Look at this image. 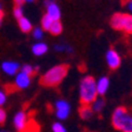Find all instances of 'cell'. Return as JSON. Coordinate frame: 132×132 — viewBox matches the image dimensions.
<instances>
[{"instance_id":"cell-9","label":"cell","mask_w":132,"mask_h":132,"mask_svg":"<svg viewBox=\"0 0 132 132\" xmlns=\"http://www.w3.org/2000/svg\"><path fill=\"white\" fill-rule=\"evenodd\" d=\"M13 124H14V126H15V129L18 130V131L22 132L24 131V129L26 127V125L28 124L27 114H26L24 111H19V112L14 116Z\"/></svg>"},{"instance_id":"cell-17","label":"cell","mask_w":132,"mask_h":132,"mask_svg":"<svg viewBox=\"0 0 132 132\" xmlns=\"http://www.w3.org/2000/svg\"><path fill=\"white\" fill-rule=\"evenodd\" d=\"M54 51H57V52H66V53H69V54H72L74 52L73 47L69 44H55Z\"/></svg>"},{"instance_id":"cell-11","label":"cell","mask_w":132,"mask_h":132,"mask_svg":"<svg viewBox=\"0 0 132 132\" xmlns=\"http://www.w3.org/2000/svg\"><path fill=\"white\" fill-rule=\"evenodd\" d=\"M96 86H97L98 96H104L107 92L109 87H110V79L107 77H100L96 81Z\"/></svg>"},{"instance_id":"cell-21","label":"cell","mask_w":132,"mask_h":132,"mask_svg":"<svg viewBox=\"0 0 132 132\" xmlns=\"http://www.w3.org/2000/svg\"><path fill=\"white\" fill-rule=\"evenodd\" d=\"M32 36L34 39H37L38 41H40L44 37V30L41 27H34L32 30Z\"/></svg>"},{"instance_id":"cell-28","label":"cell","mask_w":132,"mask_h":132,"mask_svg":"<svg viewBox=\"0 0 132 132\" xmlns=\"http://www.w3.org/2000/svg\"><path fill=\"white\" fill-rule=\"evenodd\" d=\"M3 20H4V13H0V27L3 25Z\"/></svg>"},{"instance_id":"cell-23","label":"cell","mask_w":132,"mask_h":132,"mask_svg":"<svg viewBox=\"0 0 132 132\" xmlns=\"http://www.w3.org/2000/svg\"><path fill=\"white\" fill-rule=\"evenodd\" d=\"M52 131L53 132H67V130H66V127L61 123H54L52 125Z\"/></svg>"},{"instance_id":"cell-8","label":"cell","mask_w":132,"mask_h":132,"mask_svg":"<svg viewBox=\"0 0 132 132\" xmlns=\"http://www.w3.org/2000/svg\"><path fill=\"white\" fill-rule=\"evenodd\" d=\"M31 85V76L24 73V72L19 71L15 76V79H14V86L15 88H19V90H24V88H27Z\"/></svg>"},{"instance_id":"cell-14","label":"cell","mask_w":132,"mask_h":132,"mask_svg":"<svg viewBox=\"0 0 132 132\" xmlns=\"http://www.w3.org/2000/svg\"><path fill=\"white\" fill-rule=\"evenodd\" d=\"M79 116L81 117L84 120H87L90 119L92 116H93V111H92V107L88 106V105H81L79 109Z\"/></svg>"},{"instance_id":"cell-32","label":"cell","mask_w":132,"mask_h":132,"mask_svg":"<svg viewBox=\"0 0 132 132\" xmlns=\"http://www.w3.org/2000/svg\"><path fill=\"white\" fill-rule=\"evenodd\" d=\"M3 132H5V131H3Z\"/></svg>"},{"instance_id":"cell-24","label":"cell","mask_w":132,"mask_h":132,"mask_svg":"<svg viewBox=\"0 0 132 132\" xmlns=\"http://www.w3.org/2000/svg\"><path fill=\"white\" fill-rule=\"evenodd\" d=\"M6 100H7V94H6V91L3 90V88H0V107L5 104Z\"/></svg>"},{"instance_id":"cell-27","label":"cell","mask_w":132,"mask_h":132,"mask_svg":"<svg viewBox=\"0 0 132 132\" xmlns=\"http://www.w3.org/2000/svg\"><path fill=\"white\" fill-rule=\"evenodd\" d=\"M126 7H127V10H129L130 12H131V14H132V0H129L126 3Z\"/></svg>"},{"instance_id":"cell-10","label":"cell","mask_w":132,"mask_h":132,"mask_svg":"<svg viewBox=\"0 0 132 132\" xmlns=\"http://www.w3.org/2000/svg\"><path fill=\"white\" fill-rule=\"evenodd\" d=\"M1 70H3L4 73H6L7 76H16V73H18L20 70V65H19V63H16V61L7 60L1 64Z\"/></svg>"},{"instance_id":"cell-5","label":"cell","mask_w":132,"mask_h":132,"mask_svg":"<svg viewBox=\"0 0 132 132\" xmlns=\"http://www.w3.org/2000/svg\"><path fill=\"white\" fill-rule=\"evenodd\" d=\"M54 107H55V116H57L58 119L64 120V119H66L70 116L71 105H70L69 102H66L64 99H59V100L55 102Z\"/></svg>"},{"instance_id":"cell-3","label":"cell","mask_w":132,"mask_h":132,"mask_svg":"<svg viewBox=\"0 0 132 132\" xmlns=\"http://www.w3.org/2000/svg\"><path fill=\"white\" fill-rule=\"evenodd\" d=\"M112 125L121 132H132V113L126 107L118 106L112 113Z\"/></svg>"},{"instance_id":"cell-18","label":"cell","mask_w":132,"mask_h":132,"mask_svg":"<svg viewBox=\"0 0 132 132\" xmlns=\"http://www.w3.org/2000/svg\"><path fill=\"white\" fill-rule=\"evenodd\" d=\"M38 70H39L38 66H33V65H30V64H25V65H22L21 67H20V71L28 74V76H31V77H32L33 74H34V72L38 71Z\"/></svg>"},{"instance_id":"cell-1","label":"cell","mask_w":132,"mask_h":132,"mask_svg":"<svg viewBox=\"0 0 132 132\" xmlns=\"http://www.w3.org/2000/svg\"><path fill=\"white\" fill-rule=\"evenodd\" d=\"M96 81L92 76H85L79 84V99L81 105H91L98 98Z\"/></svg>"},{"instance_id":"cell-12","label":"cell","mask_w":132,"mask_h":132,"mask_svg":"<svg viewBox=\"0 0 132 132\" xmlns=\"http://www.w3.org/2000/svg\"><path fill=\"white\" fill-rule=\"evenodd\" d=\"M47 51H48V46L44 41H37L36 44H33L32 46V53L34 55H37V57L44 55Z\"/></svg>"},{"instance_id":"cell-13","label":"cell","mask_w":132,"mask_h":132,"mask_svg":"<svg viewBox=\"0 0 132 132\" xmlns=\"http://www.w3.org/2000/svg\"><path fill=\"white\" fill-rule=\"evenodd\" d=\"M18 25H19V28L24 33H28V32H32L33 30V26H32V22L26 18V16H22L21 19L18 20Z\"/></svg>"},{"instance_id":"cell-7","label":"cell","mask_w":132,"mask_h":132,"mask_svg":"<svg viewBox=\"0 0 132 132\" xmlns=\"http://www.w3.org/2000/svg\"><path fill=\"white\" fill-rule=\"evenodd\" d=\"M106 63H107V66L111 70L118 69L119 66L121 65V58L116 50L111 48L106 52Z\"/></svg>"},{"instance_id":"cell-16","label":"cell","mask_w":132,"mask_h":132,"mask_svg":"<svg viewBox=\"0 0 132 132\" xmlns=\"http://www.w3.org/2000/svg\"><path fill=\"white\" fill-rule=\"evenodd\" d=\"M104 106H105V100L103 98H100V97H98V98L93 102V104L91 105L92 111H93V112H97V113L102 112L103 109H104Z\"/></svg>"},{"instance_id":"cell-4","label":"cell","mask_w":132,"mask_h":132,"mask_svg":"<svg viewBox=\"0 0 132 132\" xmlns=\"http://www.w3.org/2000/svg\"><path fill=\"white\" fill-rule=\"evenodd\" d=\"M111 27L126 34H132V14L131 13H114L111 18Z\"/></svg>"},{"instance_id":"cell-15","label":"cell","mask_w":132,"mask_h":132,"mask_svg":"<svg viewBox=\"0 0 132 132\" xmlns=\"http://www.w3.org/2000/svg\"><path fill=\"white\" fill-rule=\"evenodd\" d=\"M48 32L51 33L52 36H59V34H61V32H63V24L60 22V20L53 21L48 30Z\"/></svg>"},{"instance_id":"cell-25","label":"cell","mask_w":132,"mask_h":132,"mask_svg":"<svg viewBox=\"0 0 132 132\" xmlns=\"http://www.w3.org/2000/svg\"><path fill=\"white\" fill-rule=\"evenodd\" d=\"M6 117H7V114H6V111L4 110L3 107H0V124H4V123H5Z\"/></svg>"},{"instance_id":"cell-29","label":"cell","mask_w":132,"mask_h":132,"mask_svg":"<svg viewBox=\"0 0 132 132\" xmlns=\"http://www.w3.org/2000/svg\"><path fill=\"white\" fill-rule=\"evenodd\" d=\"M25 3H28V4H31V3H34V0H25Z\"/></svg>"},{"instance_id":"cell-26","label":"cell","mask_w":132,"mask_h":132,"mask_svg":"<svg viewBox=\"0 0 132 132\" xmlns=\"http://www.w3.org/2000/svg\"><path fill=\"white\" fill-rule=\"evenodd\" d=\"M14 4H15V6H20V7H22V5L25 4V0H14Z\"/></svg>"},{"instance_id":"cell-19","label":"cell","mask_w":132,"mask_h":132,"mask_svg":"<svg viewBox=\"0 0 132 132\" xmlns=\"http://www.w3.org/2000/svg\"><path fill=\"white\" fill-rule=\"evenodd\" d=\"M52 22H53V20L45 13L44 15H43V18H41V28L44 31H48L50 27H51V25H52Z\"/></svg>"},{"instance_id":"cell-30","label":"cell","mask_w":132,"mask_h":132,"mask_svg":"<svg viewBox=\"0 0 132 132\" xmlns=\"http://www.w3.org/2000/svg\"><path fill=\"white\" fill-rule=\"evenodd\" d=\"M0 13H3V6H1V4H0Z\"/></svg>"},{"instance_id":"cell-20","label":"cell","mask_w":132,"mask_h":132,"mask_svg":"<svg viewBox=\"0 0 132 132\" xmlns=\"http://www.w3.org/2000/svg\"><path fill=\"white\" fill-rule=\"evenodd\" d=\"M22 132H39V126L33 120H28V124Z\"/></svg>"},{"instance_id":"cell-6","label":"cell","mask_w":132,"mask_h":132,"mask_svg":"<svg viewBox=\"0 0 132 132\" xmlns=\"http://www.w3.org/2000/svg\"><path fill=\"white\" fill-rule=\"evenodd\" d=\"M45 6H46V14L53 20L58 21L61 18V11L60 7L55 3L54 0H45Z\"/></svg>"},{"instance_id":"cell-31","label":"cell","mask_w":132,"mask_h":132,"mask_svg":"<svg viewBox=\"0 0 132 132\" xmlns=\"http://www.w3.org/2000/svg\"><path fill=\"white\" fill-rule=\"evenodd\" d=\"M123 1H124V3H125V4H126L127 1H129V0H123Z\"/></svg>"},{"instance_id":"cell-22","label":"cell","mask_w":132,"mask_h":132,"mask_svg":"<svg viewBox=\"0 0 132 132\" xmlns=\"http://www.w3.org/2000/svg\"><path fill=\"white\" fill-rule=\"evenodd\" d=\"M13 15L16 20L21 19L22 16H24V10H22V7H20V6H15L14 10H13Z\"/></svg>"},{"instance_id":"cell-2","label":"cell","mask_w":132,"mask_h":132,"mask_svg":"<svg viewBox=\"0 0 132 132\" xmlns=\"http://www.w3.org/2000/svg\"><path fill=\"white\" fill-rule=\"evenodd\" d=\"M69 69L70 67L67 64H59V65L51 67L43 74V77L40 79L41 84L44 86H48V87L58 86L67 76Z\"/></svg>"}]
</instances>
